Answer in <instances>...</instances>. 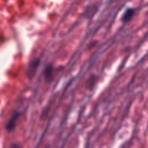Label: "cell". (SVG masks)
I'll list each match as a JSON object with an SVG mask.
<instances>
[{
	"label": "cell",
	"mask_w": 148,
	"mask_h": 148,
	"mask_svg": "<svg viewBox=\"0 0 148 148\" xmlns=\"http://www.w3.org/2000/svg\"><path fill=\"white\" fill-rule=\"evenodd\" d=\"M39 64H40V59H38V58L33 59L29 62L28 65L27 71H26V75L30 79L35 76V74H36Z\"/></svg>",
	"instance_id": "obj_1"
},
{
	"label": "cell",
	"mask_w": 148,
	"mask_h": 148,
	"mask_svg": "<svg viewBox=\"0 0 148 148\" xmlns=\"http://www.w3.org/2000/svg\"><path fill=\"white\" fill-rule=\"evenodd\" d=\"M20 115V113L19 111H15L12 114V116L10 117V120L7 121V123L6 124V130L8 132H12L15 128L16 122H17V119L19 118Z\"/></svg>",
	"instance_id": "obj_2"
},
{
	"label": "cell",
	"mask_w": 148,
	"mask_h": 148,
	"mask_svg": "<svg viewBox=\"0 0 148 148\" xmlns=\"http://www.w3.org/2000/svg\"><path fill=\"white\" fill-rule=\"evenodd\" d=\"M44 74L45 80L46 82H49L52 80V77H53V66H52V64H48L45 67Z\"/></svg>",
	"instance_id": "obj_3"
},
{
	"label": "cell",
	"mask_w": 148,
	"mask_h": 148,
	"mask_svg": "<svg viewBox=\"0 0 148 148\" xmlns=\"http://www.w3.org/2000/svg\"><path fill=\"white\" fill-rule=\"evenodd\" d=\"M133 14H134V10H133V9H128V10L123 13V16H122L121 20L123 23H127V22H129V20L132 18Z\"/></svg>",
	"instance_id": "obj_4"
}]
</instances>
